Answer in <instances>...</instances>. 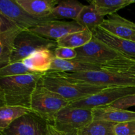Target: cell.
<instances>
[{"label":"cell","mask_w":135,"mask_h":135,"mask_svg":"<svg viewBox=\"0 0 135 135\" xmlns=\"http://www.w3.org/2000/svg\"><path fill=\"white\" fill-rule=\"evenodd\" d=\"M62 73L71 80L90 85L108 88L120 86L135 87L134 76L104 69Z\"/></svg>","instance_id":"4"},{"label":"cell","mask_w":135,"mask_h":135,"mask_svg":"<svg viewBox=\"0 0 135 135\" xmlns=\"http://www.w3.org/2000/svg\"><path fill=\"white\" fill-rule=\"evenodd\" d=\"M93 36L122 54L125 57L135 60L134 42L113 35L100 26L94 31Z\"/></svg>","instance_id":"12"},{"label":"cell","mask_w":135,"mask_h":135,"mask_svg":"<svg viewBox=\"0 0 135 135\" xmlns=\"http://www.w3.org/2000/svg\"><path fill=\"white\" fill-rule=\"evenodd\" d=\"M55 57L54 50L45 49L33 53L21 61L33 73L45 74L50 70L51 63Z\"/></svg>","instance_id":"15"},{"label":"cell","mask_w":135,"mask_h":135,"mask_svg":"<svg viewBox=\"0 0 135 135\" xmlns=\"http://www.w3.org/2000/svg\"><path fill=\"white\" fill-rule=\"evenodd\" d=\"M40 80L32 96L30 109L52 125L57 114L69 102L44 86Z\"/></svg>","instance_id":"3"},{"label":"cell","mask_w":135,"mask_h":135,"mask_svg":"<svg viewBox=\"0 0 135 135\" xmlns=\"http://www.w3.org/2000/svg\"><path fill=\"white\" fill-rule=\"evenodd\" d=\"M89 3L104 17L116 13L120 9L133 3V0H92Z\"/></svg>","instance_id":"23"},{"label":"cell","mask_w":135,"mask_h":135,"mask_svg":"<svg viewBox=\"0 0 135 135\" xmlns=\"http://www.w3.org/2000/svg\"><path fill=\"white\" fill-rule=\"evenodd\" d=\"M0 13L9 18L22 30H30L50 21L56 20L54 17L38 18L33 17L20 6L15 0H1Z\"/></svg>","instance_id":"9"},{"label":"cell","mask_w":135,"mask_h":135,"mask_svg":"<svg viewBox=\"0 0 135 135\" xmlns=\"http://www.w3.org/2000/svg\"><path fill=\"white\" fill-rule=\"evenodd\" d=\"M93 38V33L88 29L71 33L57 40L59 47H66L72 49L81 47L87 44Z\"/></svg>","instance_id":"21"},{"label":"cell","mask_w":135,"mask_h":135,"mask_svg":"<svg viewBox=\"0 0 135 135\" xmlns=\"http://www.w3.org/2000/svg\"><path fill=\"white\" fill-rule=\"evenodd\" d=\"M102 69V65L79 61L75 59L64 60L55 57L51 63L50 71L61 73H79L88 71H98Z\"/></svg>","instance_id":"17"},{"label":"cell","mask_w":135,"mask_h":135,"mask_svg":"<svg viewBox=\"0 0 135 135\" xmlns=\"http://www.w3.org/2000/svg\"><path fill=\"white\" fill-rule=\"evenodd\" d=\"M47 135H66L62 132L59 131L53 125L49 124Z\"/></svg>","instance_id":"31"},{"label":"cell","mask_w":135,"mask_h":135,"mask_svg":"<svg viewBox=\"0 0 135 135\" xmlns=\"http://www.w3.org/2000/svg\"><path fill=\"white\" fill-rule=\"evenodd\" d=\"M105 20L104 16L98 12L92 5H84L75 21L92 33L100 27Z\"/></svg>","instance_id":"19"},{"label":"cell","mask_w":135,"mask_h":135,"mask_svg":"<svg viewBox=\"0 0 135 135\" xmlns=\"http://www.w3.org/2000/svg\"><path fill=\"white\" fill-rule=\"evenodd\" d=\"M93 121H104L120 123L135 120V112L120 109L111 105L99 107L92 109Z\"/></svg>","instance_id":"14"},{"label":"cell","mask_w":135,"mask_h":135,"mask_svg":"<svg viewBox=\"0 0 135 135\" xmlns=\"http://www.w3.org/2000/svg\"><path fill=\"white\" fill-rule=\"evenodd\" d=\"M115 135H135V120L116 123L114 126Z\"/></svg>","instance_id":"27"},{"label":"cell","mask_w":135,"mask_h":135,"mask_svg":"<svg viewBox=\"0 0 135 135\" xmlns=\"http://www.w3.org/2000/svg\"><path fill=\"white\" fill-rule=\"evenodd\" d=\"M26 12L38 18L52 17L53 11L60 2L57 0H15Z\"/></svg>","instance_id":"16"},{"label":"cell","mask_w":135,"mask_h":135,"mask_svg":"<svg viewBox=\"0 0 135 135\" xmlns=\"http://www.w3.org/2000/svg\"><path fill=\"white\" fill-rule=\"evenodd\" d=\"M31 112L29 108L21 106L0 107V131L5 130L15 121Z\"/></svg>","instance_id":"22"},{"label":"cell","mask_w":135,"mask_h":135,"mask_svg":"<svg viewBox=\"0 0 135 135\" xmlns=\"http://www.w3.org/2000/svg\"><path fill=\"white\" fill-rule=\"evenodd\" d=\"M34 73H33L32 71L29 70L22 61L10 63L8 65L0 69V77L18 76V75Z\"/></svg>","instance_id":"26"},{"label":"cell","mask_w":135,"mask_h":135,"mask_svg":"<svg viewBox=\"0 0 135 135\" xmlns=\"http://www.w3.org/2000/svg\"><path fill=\"white\" fill-rule=\"evenodd\" d=\"M115 124L104 121H92L82 130L79 135H115Z\"/></svg>","instance_id":"25"},{"label":"cell","mask_w":135,"mask_h":135,"mask_svg":"<svg viewBox=\"0 0 135 135\" xmlns=\"http://www.w3.org/2000/svg\"><path fill=\"white\" fill-rule=\"evenodd\" d=\"M54 54L56 58L64 60H72L77 57V53L75 49L59 46L54 50Z\"/></svg>","instance_id":"28"},{"label":"cell","mask_w":135,"mask_h":135,"mask_svg":"<svg viewBox=\"0 0 135 135\" xmlns=\"http://www.w3.org/2000/svg\"><path fill=\"white\" fill-rule=\"evenodd\" d=\"M85 29L86 28L75 21H61L59 20H54L44 25L30 29V30L47 39L57 41L67 34L82 31Z\"/></svg>","instance_id":"11"},{"label":"cell","mask_w":135,"mask_h":135,"mask_svg":"<svg viewBox=\"0 0 135 135\" xmlns=\"http://www.w3.org/2000/svg\"><path fill=\"white\" fill-rule=\"evenodd\" d=\"M40 80L44 86L59 94L69 103L108 88L73 81L64 76L62 73L57 71H47L44 74Z\"/></svg>","instance_id":"2"},{"label":"cell","mask_w":135,"mask_h":135,"mask_svg":"<svg viewBox=\"0 0 135 135\" xmlns=\"http://www.w3.org/2000/svg\"><path fill=\"white\" fill-rule=\"evenodd\" d=\"M17 27L18 26L14 22H13L9 18L0 13V32H3L15 28Z\"/></svg>","instance_id":"30"},{"label":"cell","mask_w":135,"mask_h":135,"mask_svg":"<svg viewBox=\"0 0 135 135\" xmlns=\"http://www.w3.org/2000/svg\"><path fill=\"white\" fill-rule=\"evenodd\" d=\"M57 47V41L47 39L30 30H22L15 40L10 63L21 61L38 50H54Z\"/></svg>","instance_id":"6"},{"label":"cell","mask_w":135,"mask_h":135,"mask_svg":"<svg viewBox=\"0 0 135 135\" xmlns=\"http://www.w3.org/2000/svg\"><path fill=\"white\" fill-rule=\"evenodd\" d=\"M102 69L127 74L135 77V60L127 57H121L104 65Z\"/></svg>","instance_id":"24"},{"label":"cell","mask_w":135,"mask_h":135,"mask_svg":"<svg viewBox=\"0 0 135 135\" xmlns=\"http://www.w3.org/2000/svg\"><path fill=\"white\" fill-rule=\"evenodd\" d=\"M110 105L117 109L125 110H127V108L135 106V94L121 98Z\"/></svg>","instance_id":"29"},{"label":"cell","mask_w":135,"mask_h":135,"mask_svg":"<svg viewBox=\"0 0 135 135\" xmlns=\"http://www.w3.org/2000/svg\"><path fill=\"white\" fill-rule=\"evenodd\" d=\"M84 6L76 0L60 1L54 9L51 17L56 20L71 18L75 21Z\"/></svg>","instance_id":"20"},{"label":"cell","mask_w":135,"mask_h":135,"mask_svg":"<svg viewBox=\"0 0 135 135\" xmlns=\"http://www.w3.org/2000/svg\"><path fill=\"white\" fill-rule=\"evenodd\" d=\"M22 30L17 27L0 32V69L10 64L15 40Z\"/></svg>","instance_id":"18"},{"label":"cell","mask_w":135,"mask_h":135,"mask_svg":"<svg viewBox=\"0 0 135 135\" xmlns=\"http://www.w3.org/2000/svg\"><path fill=\"white\" fill-rule=\"evenodd\" d=\"M75 50L77 53L75 60L98 65L103 66L115 59L125 57L94 36L87 44Z\"/></svg>","instance_id":"7"},{"label":"cell","mask_w":135,"mask_h":135,"mask_svg":"<svg viewBox=\"0 0 135 135\" xmlns=\"http://www.w3.org/2000/svg\"><path fill=\"white\" fill-rule=\"evenodd\" d=\"M100 27L113 35L135 42V23L117 13L108 15Z\"/></svg>","instance_id":"13"},{"label":"cell","mask_w":135,"mask_h":135,"mask_svg":"<svg viewBox=\"0 0 135 135\" xmlns=\"http://www.w3.org/2000/svg\"><path fill=\"white\" fill-rule=\"evenodd\" d=\"M134 94V86L112 87L92 96L69 103L68 106L73 108L93 109L99 107L110 105L121 98Z\"/></svg>","instance_id":"8"},{"label":"cell","mask_w":135,"mask_h":135,"mask_svg":"<svg viewBox=\"0 0 135 135\" xmlns=\"http://www.w3.org/2000/svg\"><path fill=\"white\" fill-rule=\"evenodd\" d=\"M49 124L32 111L0 131V135H47Z\"/></svg>","instance_id":"10"},{"label":"cell","mask_w":135,"mask_h":135,"mask_svg":"<svg viewBox=\"0 0 135 135\" xmlns=\"http://www.w3.org/2000/svg\"><path fill=\"white\" fill-rule=\"evenodd\" d=\"M44 74L0 77V107L21 106L30 109L32 94Z\"/></svg>","instance_id":"1"},{"label":"cell","mask_w":135,"mask_h":135,"mask_svg":"<svg viewBox=\"0 0 135 135\" xmlns=\"http://www.w3.org/2000/svg\"><path fill=\"white\" fill-rule=\"evenodd\" d=\"M92 121V109L73 108L67 105L57 114L52 125L66 135H79Z\"/></svg>","instance_id":"5"}]
</instances>
